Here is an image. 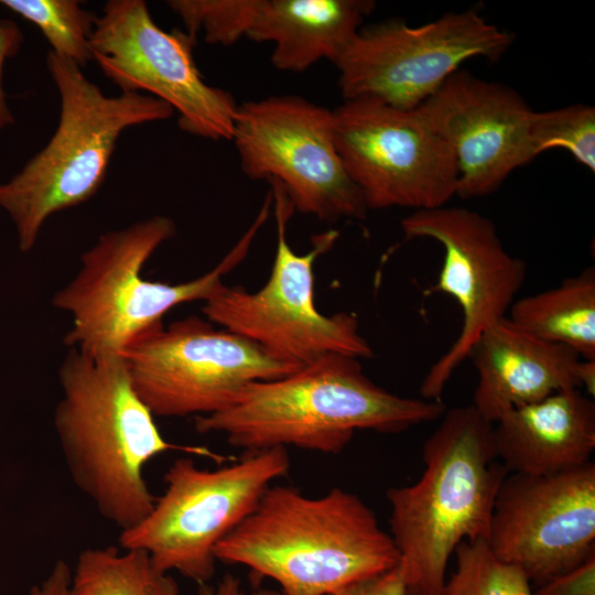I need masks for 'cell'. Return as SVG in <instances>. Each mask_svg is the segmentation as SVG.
<instances>
[{
  "mask_svg": "<svg viewBox=\"0 0 595 595\" xmlns=\"http://www.w3.org/2000/svg\"><path fill=\"white\" fill-rule=\"evenodd\" d=\"M486 541L538 585L586 561L595 554V464L548 475L509 473Z\"/></svg>",
  "mask_w": 595,
  "mask_h": 595,
  "instance_id": "obj_15",
  "label": "cell"
},
{
  "mask_svg": "<svg viewBox=\"0 0 595 595\" xmlns=\"http://www.w3.org/2000/svg\"><path fill=\"white\" fill-rule=\"evenodd\" d=\"M77 0H0V4L35 24L50 51L80 68L93 61L90 37L98 15Z\"/></svg>",
  "mask_w": 595,
  "mask_h": 595,
  "instance_id": "obj_22",
  "label": "cell"
},
{
  "mask_svg": "<svg viewBox=\"0 0 595 595\" xmlns=\"http://www.w3.org/2000/svg\"><path fill=\"white\" fill-rule=\"evenodd\" d=\"M89 44L93 61L121 93H151L178 113L181 130L231 140L234 97L204 80L193 56L195 41L161 29L143 0H108Z\"/></svg>",
  "mask_w": 595,
  "mask_h": 595,
  "instance_id": "obj_13",
  "label": "cell"
},
{
  "mask_svg": "<svg viewBox=\"0 0 595 595\" xmlns=\"http://www.w3.org/2000/svg\"><path fill=\"white\" fill-rule=\"evenodd\" d=\"M46 67L61 100L57 127L45 147L0 184V207L15 226L22 252L33 249L51 216L98 192L125 130L174 113L151 95L106 96L83 68L51 51Z\"/></svg>",
  "mask_w": 595,
  "mask_h": 595,
  "instance_id": "obj_6",
  "label": "cell"
},
{
  "mask_svg": "<svg viewBox=\"0 0 595 595\" xmlns=\"http://www.w3.org/2000/svg\"><path fill=\"white\" fill-rule=\"evenodd\" d=\"M328 595H408L400 564L381 574L349 584Z\"/></svg>",
  "mask_w": 595,
  "mask_h": 595,
  "instance_id": "obj_28",
  "label": "cell"
},
{
  "mask_svg": "<svg viewBox=\"0 0 595 595\" xmlns=\"http://www.w3.org/2000/svg\"><path fill=\"white\" fill-rule=\"evenodd\" d=\"M133 388L154 416H205L231 405L252 382L302 366L209 321L190 316L156 326L122 353Z\"/></svg>",
  "mask_w": 595,
  "mask_h": 595,
  "instance_id": "obj_9",
  "label": "cell"
},
{
  "mask_svg": "<svg viewBox=\"0 0 595 595\" xmlns=\"http://www.w3.org/2000/svg\"><path fill=\"white\" fill-rule=\"evenodd\" d=\"M58 380L62 394L53 424L69 476L120 532L152 510L156 498L144 467L160 454L175 451L218 464L228 461L205 446L165 440L136 392L120 354L91 355L71 348Z\"/></svg>",
  "mask_w": 595,
  "mask_h": 595,
  "instance_id": "obj_1",
  "label": "cell"
},
{
  "mask_svg": "<svg viewBox=\"0 0 595 595\" xmlns=\"http://www.w3.org/2000/svg\"><path fill=\"white\" fill-rule=\"evenodd\" d=\"M401 229L405 239L430 238L443 246L439 280L424 293L453 296L463 313L457 338L420 386L425 400L442 401L447 381L480 335L506 317L524 282L526 263L505 249L490 218L466 207L415 210L401 220Z\"/></svg>",
  "mask_w": 595,
  "mask_h": 595,
  "instance_id": "obj_14",
  "label": "cell"
},
{
  "mask_svg": "<svg viewBox=\"0 0 595 595\" xmlns=\"http://www.w3.org/2000/svg\"><path fill=\"white\" fill-rule=\"evenodd\" d=\"M231 140L242 172L279 182L294 210L329 223L366 217L335 145L332 110L293 95L245 101Z\"/></svg>",
  "mask_w": 595,
  "mask_h": 595,
  "instance_id": "obj_10",
  "label": "cell"
},
{
  "mask_svg": "<svg viewBox=\"0 0 595 595\" xmlns=\"http://www.w3.org/2000/svg\"><path fill=\"white\" fill-rule=\"evenodd\" d=\"M509 318L540 338L570 347L582 359L595 360L594 267L513 302Z\"/></svg>",
  "mask_w": 595,
  "mask_h": 595,
  "instance_id": "obj_20",
  "label": "cell"
},
{
  "mask_svg": "<svg viewBox=\"0 0 595 595\" xmlns=\"http://www.w3.org/2000/svg\"><path fill=\"white\" fill-rule=\"evenodd\" d=\"M290 469L285 447L246 452L217 469L191 457L164 474L165 490L137 526L121 531V549L147 552L156 567L205 585L216 569L217 544L253 512L271 483Z\"/></svg>",
  "mask_w": 595,
  "mask_h": 595,
  "instance_id": "obj_7",
  "label": "cell"
},
{
  "mask_svg": "<svg viewBox=\"0 0 595 595\" xmlns=\"http://www.w3.org/2000/svg\"><path fill=\"white\" fill-rule=\"evenodd\" d=\"M370 0H258L247 37L272 42L273 66L302 72L321 60L336 64L353 42Z\"/></svg>",
  "mask_w": 595,
  "mask_h": 595,
  "instance_id": "obj_19",
  "label": "cell"
},
{
  "mask_svg": "<svg viewBox=\"0 0 595 595\" xmlns=\"http://www.w3.org/2000/svg\"><path fill=\"white\" fill-rule=\"evenodd\" d=\"M478 372L472 405L495 423L506 411L558 391L578 389L581 357L570 347L545 340L504 317L487 328L469 357Z\"/></svg>",
  "mask_w": 595,
  "mask_h": 595,
  "instance_id": "obj_17",
  "label": "cell"
},
{
  "mask_svg": "<svg viewBox=\"0 0 595 595\" xmlns=\"http://www.w3.org/2000/svg\"><path fill=\"white\" fill-rule=\"evenodd\" d=\"M454 554L456 569L443 595H533L522 570L499 560L486 539L462 541Z\"/></svg>",
  "mask_w": 595,
  "mask_h": 595,
  "instance_id": "obj_23",
  "label": "cell"
},
{
  "mask_svg": "<svg viewBox=\"0 0 595 595\" xmlns=\"http://www.w3.org/2000/svg\"><path fill=\"white\" fill-rule=\"evenodd\" d=\"M270 209L271 201L264 198L253 223L216 267L176 284L141 274L156 249L175 235L170 217L156 215L99 235L82 253L75 277L53 296V306L72 317L65 345L91 355H121L137 337L162 325L173 307L214 298L226 288L223 277L248 255Z\"/></svg>",
  "mask_w": 595,
  "mask_h": 595,
  "instance_id": "obj_5",
  "label": "cell"
},
{
  "mask_svg": "<svg viewBox=\"0 0 595 595\" xmlns=\"http://www.w3.org/2000/svg\"><path fill=\"white\" fill-rule=\"evenodd\" d=\"M29 595H72V570L69 565L57 560L47 576L34 585Z\"/></svg>",
  "mask_w": 595,
  "mask_h": 595,
  "instance_id": "obj_29",
  "label": "cell"
},
{
  "mask_svg": "<svg viewBox=\"0 0 595 595\" xmlns=\"http://www.w3.org/2000/svg\"><path fill=\"white\" fill-rule=\"evenodd\" d=\"M416 110L451 148L456 196L463 199L496 192L536 158L529 139L533 109L504 84L458 69Z\"/></svg>",
  "mask_w": 595,
  "mask_h": 595,
  "instance_id": "obj_16",
  "label": "cell"
},
{
  "mask_svg": "<svg viewBox=\"0 0 595 595\" xmlns=\"http://www.w3.org/2000/svg\"><path fill=\"white\" fill-rule=\"evenodd\" d=\"M332 113L338 155L368 209H433L456 195L454 154L416 109L356 97Z\"/></svg>",
  "mask_w": 595,
  "mask_h": 595,
  "instance_id": "obj_12",
  "label": "cell"
},
{
  "mask_svg": "<svg viewBox=\"0 0 595 595\" xmlns=\"http://www.w3.org/2000/svg\"><path fill=\"white\" fill-rule=\"evenodd\" d=\"M23 40V33L15 22L0 20V131L11 126L14 121L3 89V66L9 58L18 54Z\"/></svg>",
  "mask_w": 595,
  "mask_h": 595,
  "instance_id": "obj_27",
  "label": "cell"
},
{
  "mask_svg": "<svg viewBox=\"0 0 595 595\" xmlns=\"http://www.w3.org/2000/svg\"><path fill=\"white\" fill-rule=\"evenodd\" d=\"M529 139L532 152L566 150L578 163L595 171V108L588 105L536 111L531 116Z\"/></svg>",
  "mask_w": 595,
  "mask_h": 595,
  "instance_id": "obj_24",
  "label": "cell"
},
{
  "mask_svg": "<svg viewBox=\"0 0 595 595\" xmlns=\"http://www.w3.org/2000/svg\"><path fill=\"white\" fill-rule=\"evenodd\" d=\"M215 556L272 578L283 595H328L400 562L391 536L357 495L335 487L311 498L283 485L268 488Z\"/></svg>",
  "mask_w": 595,
  "mask_h": 595,
  "instance_id": "obj_3",
  "label": "cell"
},
{
  "mask_svg": "<svg viewBox=\"0 0 595 595\" xmlns=\"http://www.w3.org/2000/svg\"><path fill=\"white\" fill-rule=\"evenodd\" d=\"M442 416L424 442L420 479L386 493L408 595H443L448 559L462 541L487 540L509 474L497 457L494 423L472 404Z\"/></svg>",
  "mask_w": 595,
  "mask_h": 595,
  "instance_id": "obj_4",
  "label": "cell"
},
{
  "mask_svg": "<svg viewBox=\"0 0 595 595\" xmlns=\"http://www.w3.org/2000/svg\"><path fill=\"white\" fill-rule=\"evenodd\" d=\"M169 7L181 18L186 34L194 41L203 31L205 42L230 45L247 36L258 0H170Z\"/></svg>",
  "mask_w": 595,
  "mask_h": 595,
  "instance_id": "obj_25",
  "label": "cell"
},
{
  "mask_svg": "<svg viewBox=\"0 0 595 595\" xmlns=\"http://www.w3.org/2000/svg\"><path fill=\"white\" fill-rule=\"evenodd\" d=\"M445 411L443 401L404 398L379 387L358 358L328 354L284 377L250 383L225 410L196 416L195 429L224 434L245 452L292 445L337 454L357 430L399 433Z\"/></svg>",
  "mask_w": 595,
  "mask_h": 595,
  "instance_id": "obj_2",
  "label": "cell"
},
{
  "mask_svg": "<svg viewBox=\"0 0 595 595\" xmlns=\"http://www.w3.org/2000/svg\"><path fill=\"white\" fill-rule=\"evenodd\" d=\"M578 388L583 387L588 396L595 394V360L580 359L576 369Z\"/></svg>",
  "mask_w": 595,
  "mask_h": 595,
  "instance_id": "obj_31",
  "label": "cell"
},
{
  "mask_svg": "<svg viewBox=\"0 0 595 595\" xmlns=\"http://www.w3.org/2000/svg\"><path fill=\"white\" fill-rule=\"evenodd\" d=\"M277 226V249L267 283L250 293L242 286H226L204 302L202 312L210 323L258 344L272 356L304 366L328 354L370 358L372 348L359 333L358 320L349 313L326 316L317 311L314 293L316 259L336 242L331 229L313 236L311 250L294 252L286 240V225L294 206L283 186L268 181Z\"/></svg>",
  "mask_w": 595,
  "mask_h": 595,
  "instance_id": "obj_8",
  "label": "cell"
},
{
  "mask_svg": "<svg viewBox=\"0 0 595 595\" xmlns=\"http://www.w3.org/2000/svg\"><path fill=\"white\" fill-rule=\"evenodd\" d=\"M498 459L509 473L548 475L591 462L595 403L580 389L506 411L494 423Z\"/></svg>",
  "mask_w": 595,
  "mask_h": 595,
  "instance_id": "obj_18",
  "label": "cell"
},
{
  "mask_svg": "<svg viewBox=\"0 0 595 595\" xmlns=\"http://www.w3.org/2000/svg\"><path fill=\"white\" fill-rule=\"evenodd\" d=\"M201 595H245L240 581L231 574H225L218 585L214 588L206 585L201 586ZM252 595H283L281 592L270 588H257Z\"/></svg>",
  "mask_w": 595,
  "mask_h": 595,
  "instance_id": "obj_30",
  "label": "cell"
},
{
  "mask_svg": "<svg viewBox=\"0 0 595 595\" xmlns=\"http://www.w3.org/2000/svg\"><path fill=\"white\" fill-rule=\"evenodd\" d=\"M513 40L475 10L447 12L419 26L385 21L360 29L337 61L338 86L344 100L372 97L413 110L466 61L496 62Z\"/></svg>",
  "mask_w": 595,
  "mask_h": 595,
  "instance_id": "obj_11",
  "label": "cell"
},
{
  "mask_svg": "<svg viewBox=\"0 0 595 595\" xmlns=\"http://www.w3.org/2000/svg\"><path fill=\"white\" fill-rule=\"evenodd\" d=\"M72 595H180L175 580L138 549L88 548L72 571Z\"/></svg>",
  "mask_w": 595,
  "mask_h": 595,
  "instance_id": "obj_21",
  "label": "cell"
},
{
  "mask_svg": "<svg viewBox=\"0 0 595 595\" xmlns=\"http://www.w3.org/2000/svg\"><path fill=\"white\" fill-rule=\"evenodd\" d=\"M533 595H595V554L539 585Z\"/></svg>",
  "mask_w": 595,
  "mask_h": 595,
  "instance_id": "obj_26",
  "label": "cell"
}]
</instances>
